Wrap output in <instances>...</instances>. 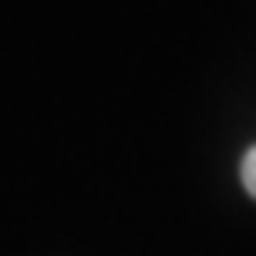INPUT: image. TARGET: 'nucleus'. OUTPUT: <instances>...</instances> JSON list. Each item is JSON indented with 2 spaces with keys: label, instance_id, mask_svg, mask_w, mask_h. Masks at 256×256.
Wrapping results in <instances>:
<instances>
[{
  "label": "nucleus",
  "instance_id": "1",
  "mask_svg": "<svg viewBox=\"0 0 256 256\" xmlns=\"http://www.w3.org/2000/svg\"><path fill=\"white\" fill-rule=\"evenodd\" d=\"M242 185L249 196H256V146L242 156Z\"/></svg>",
  "mask_w": 256,
  "mask_h": 256
}]
</instances>
